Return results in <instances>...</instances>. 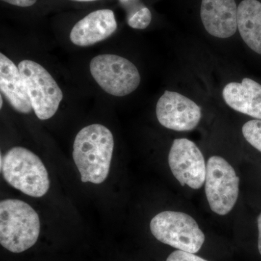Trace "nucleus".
<instances>
[{
    "label": "nucleus",
    "mask_w": 261,
    "mask_h": 261,
    "mask_svg": "<svg viewBox=\"0 0 261 261\" xmlns=\"http://www.w3.org/2000/svg\"><path fill=\"white\" fill-rule=\"evenodd\" d=\"M114 140L107 127L92 124L77 134L73 142V159L84 183L99 185L109 174Z\"/></svg>",
    "instance_id": "1"
},
{
    "label": "nucleus",
    "mask_w": 261,
    "mask_h": 261,
    "mask_svg": "<svg viewBox=\"0 0 261 261\" xmlns=\"http://www.w3.org/2000/svg\"><path fill=\"white\" fill-rule=\"evenodd\" d=\"M238 29L244 42L261 55V3L243 0L238 8Z\"/></svg>",
    "instance_id": "14"
},
{
    "label": "nucleus",
    "mask_w": 261,
    "mask_h": 261,
    "mask_svg": "<svg viewBox=\"0 0 261 261\" xmlns=\"http://www.w3.org/2000/svg\"><path fill=\"white\" fill-rule=\"evenodd\" d=\"M18 67L36 116L43 121L49 119L56 114L63 99L61 89L50 73L39 63L24 60Z\"/></svg>",
    "instance_id": "6"
},
{
    "label": "nucleus",
    "mask_w": 261,
    "mask_h": 261,
    "mask_svg": "<svg viewBox=\"0 0 261 261\" xmlns=\"http://www.w3.org/2000/svg\"><path fill=\"white\" fill-rule=\"evenodd\" d=\"M156 116L163 126L177 132L193 130L200 123V106L190 98L166 90L156 106Z\"/></svg>",
    "instance_id": "9"
},
{
    "label": "nucleus",
    "mask_w": 261,
    "mask_h": 261,
    "mask_svg": "<svg viewBox=\"0 0 261 261\" xmlns=\"http://www.w3.org/2000/svg\"><path fill=\"white\" fill-rule=\"evenodd\" d=\"M91 74L98 85L107 93L124 97L138 88L140 72L134 63L116 55H99L89 64Z\"/></svg>",
    "instance_id": "5"
},
{
    "label": "nucleus",
    "mask_w": 261,
    "mask_h": 261,
    "mask_svg": "<svg viewBox=\"0 0 261 261\" xmlns=\"http://www.w3.org/2000/svg\"><path fill=\"white\" fill-rule=\"evenodd\" d=\"M8 4L15 5V6L27 8L32 6L37 3V0H2Z\"/></svg>",
    "instance_id": "19"
},
{
    "label": "nucleus",
    "mask_w": 261,
    "mask_h": 261,
    "mask_svg": "<svg viewBox=\"0 0 261 261\" xmlns=\"http://www.w3.org/2000/svg\"><path fill=\"white\" fill-rule=\"evenodd\" d=\"M73 1H77V2H93V1H96V0H73Z\"/></svg>",
    "instance_id": "21"
},
{
    "label": "nucleus",
    "mask_w": 261,
    "mask_h": 261,
    "mask_svg": "<svg viewBox=\"0 0 261 261\" xmlns=\"http://www.w3.org/2000/svg\"><path fill=\"white\" fill-rule=\"evenodd\" d=\"M205 195L211 209L220 216L234 207L239 195L238 177L234 169L223 158L212 156L206 166Z\"/></svg>",
    "instance_id": "7"
},
{
    "label": "nucleus",
    "mask_w": 261,
    "mask_h": 261,
    "mask_svg": "<svg viewBox=\"0 0 261 261\" xmlns=\"http://www.w3.org/2000/svg\"><path fill=\"white\" fill-rule=\"evenodd\" d=\"M136 1L137 0H119L121 5H123L127 10V17L130 16V15L134 14L135 12H137V10L145 7L142 5H136Z\"/></svg>",
    "instance_id": "18"
},
{
    "label": "nucleus",
    "mask_w": 261,
    "mask_h": 261,
    "mask_svg": "<svg viewBox=\"0 0 261 261\" xmlns=\"http://www.w3.org/2000/svg\"><path fill=\"white\" fill-rule=\"evenodd\" d=\"M149 228L159 241L182 251L197 253L205 243V234L195 220L184 213H160L150 221Z\"/></svg>",
    "instance_id": "4"
},
{
    "label": "nucleus",
    "mask_w": 261,
    "mask_h": 261,
    "mask_svg": "<svg viewBox=\"0 0 261 261\" xmlns=\"http://www.w3.org/2000/svg\"><path fill=\"white\" fill-rule=\"evenodd\" d=\"M116 29L117 22L112 10H98L75 24L70 39L75 45L87 47L108 39Z\"/></svg>",
    "instance_id": "11"
},
{
    "label": "nucleus",
    "mask_w": 261,
    "mask_h": 261,
    "mask_svg": "<svg viewBox=\"0 0 261 261\" xmlns=\"http://www.w3.org/2000/svg\"><path fill=\"white\" fill-rule=\"evenodd\" d=\"M242 130L245 140L261 152V120L247 121L243 125Z\"/></svg>",
    "instance_id": "15"
},
{
    "label": "nucleus",
    "mask_w": 261,
    "mask_h": 261,
    "mask_svg": "<svg viewBox=\"0 0 261 261\" xmlns=\"http://www.w3.org/2000/svg\"><path fill=\"white\" fill-rule=\"evenodd\" d=\"M166 261H208L202 257L197 256L195 253L176 250L168 257Z\"/></svg>",
    "instance_id": "17"
},
{
    "label": "nucleus",
    "mask_w": 261,
    "mask_h": 261,
    "mask_svg": "<svg viewBox=\"0 0 261 261\" xmlns=\"http://www.w3.org/2000/svg\"><path fill=\"white\" fill-rule=\"evenodd\" d=\"M1 170L5 181L25 195L42 197L49 190L47 168L37 154L28 149L14 147L1 155Z\"/></svg>",
    "instance_id": "3"
},
{
    "label": "nucleus",
    "mask_w": 261,
    "mask_h": 261,
    "mask_svg": "<svg viewBox=\"0 0 261 261\" xmlns=\"http://www.w3.org/2000/svg\"><path fill=\"white\" fill-rule=\"evenodd\" d=\"M168 163L173 176L181 184L198 190L205 183V159L195 143L187 139H176L168 154Z\"/></svg>",
    "instance_id": "8"
},
{
    "label": "nucleus",
    "mask_w": 261,
    "mask_h": 261,
    "mask_svg": "<svg viewBox=\"0 0 261 261\" xmlns=\"http://www.w3.org/2000/svg\"><path fill=\"white\" fill-rule=\"evenodd\" d=\"M40 221L35 210L23 201L6 199L0 202V243L14 253L29 250L37 243Z\"/></svg>",
    "instance_id": "2"
},
{
    "label": "nucleus",
    "mask_w": 261,
    "mask_h": 261,
    "mask_svg": "<svg viewBox=\"0 0 261 261\" xmlns=\"http://www.w3.org/2000/svg\"><path fill=\"white\" fill-rule=\"evenodd\" d=\"M0 89L15 111L29 113L33 110L27 86L18 67L3 53L0 54Z\"/></svg>",
    "instance_id": "12"
},
{
    "label": "nucleus",
    "mask_w": 261,
    "mask_h": 261,
    "mask_svg": "<svg viewBox=\"0 0 261 261\" xmlns=\"http://www.w3.org/2000/svg\"><path fill=\"white\" fill-rule=\"evenodd\" d=\"M200 17L205 30L215 37H232L238 29L235 0H202Z\"/></svg>",
    "instance_id": "10"
},
{
    "label": "nucleus",
    "mask_w": 261,
    "mask_h": 261,
    "mask_svg": "<svg viewBox=\"0 0 261 261\" xmlns=\"http://www.w3.org/2000/svg\"><path fill=\"white\" fill-rule=\"evenodd\" d=\"M257 227H258V250L261 255V214L257 218Z\"/></svg>",
    "instance_id": "20"
},
{
    "label": "nucleus",
    "mask_w": 261,
    "mask_h": 261,
    "mask_svg": "<svg viewBox=\"0 0 261 261\" xmlns=\"http://www.w3.org/2000/svg\"><path fill=\"white\" fill-rule=\"evenodd\" d=\"M3 97H2V96L1 97H0V107L3 108Z\"/></svg>",
    "instance_id": "22"
},
{
    "label": "nucleus",
    "mask_w": 261,
    "mask_h": 261,
    "mask_svg": "<svg viewBox=\"0 0 261 261\" xmlns=\"http://www.w3.org/2000/svg\"><path fill=\"white\" fill-rule=\"evenodd\" d=\"M152 20V14L147 7H143L134 14L127 17V23L132 29H145Z\"/></svg>",
    "instance_id": "16"
},
{
    "label": "nucleus",
    "mask_w": 261,
    "mask_h": 261,
    "mask_svg": "<svg viewBox=\"0 0 261 261\" xmlns=\"http://www.w3.org/2000/svg\"><path fill=\"white\" fill-rule=\"evenodd\" d=\"M226 104L234 111L261 120V85L249 78L230 82L223 89Z\"/></svg>",
    "instance_id": "13"
}]
</instances>
